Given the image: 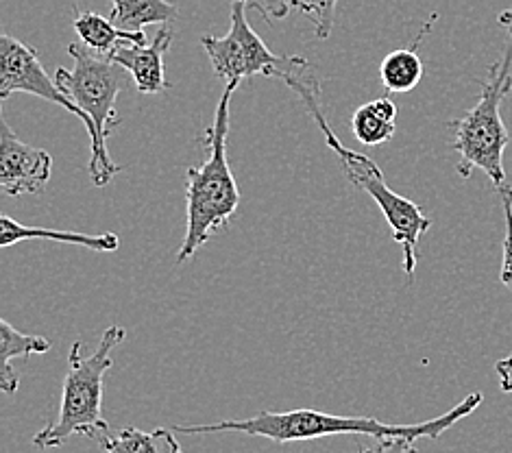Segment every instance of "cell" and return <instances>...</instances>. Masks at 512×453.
I'll use <instances>...</instances> for the list:
<instances>
[{"label":"cell","mask_w":512,"mask_h":453,"mask_svg":"<svg viewBox=\"0 0 512 453\" xmlns=\"http://www.w3.org/2000/svg\"><path fill=\"white\" fill-rule=\"evenodd\" d=\"M482 393H471L449 412L414 425H386L375 416H336L321 410H290V412H262L251 419H225L210 425H175V434H218L238 432L247 436H262L273 443H299L323 436H371V438H441L449 427L465 419L480 408Z\"/></svg>","instance_id":"1"},{"label":"cell","mask_w":512,"mask_h":453,"mask_svg":"<svg viewBox=\"0 0 512 453\" xmlns=\"http://www.w3.org/2000/svg\"><path fill=\"white\" fill-rule=\"evenodd\" d=\"M308 70H310L308 59H303L301 64L290 68L282 79L286 81L290 90H295L301 96V101L308 107L310 116L319 122V129L325 136V144L338 155L340 164L345 168L347 179L362 192H367L369 197L377 203V207H380L388 227L393 229L395 242L401 247V253H404L406 277L412 281L414 271H417V264H419V240L425 231L432 227V220L428 216H423L421 207L417 203L401 197L399 192H395L388 186L384 173L373 159L353 149H347V146L340 142V138L332 131V127H329V122L325 118L319 83H316V79Z\"/></svg>","instance_id":"2"},{"label":"cell","mask_w":512,"mask_h":453,"mask_svg":"<svg viewBox=\"0 0 512 453\" xmlns=\"http://www.w3.org/2000/svg\"><path fill=\"white\" fill-rule=\"evenodd\" d=\"M240 83H225V92L216 105L212 125L205 129V159L186 173V236L181 242L177 262L192 260L216 231H221L240 207V190L227 159L229 103Z\"/></svg>","instance_id":"3"},{"label":"cell","mask_w":512,"mask_h":453,"mask_svg":"<svg viewBox=\"0 0 512 453\" xmlns=\"http://www.w3.org/2000/svg\"><path fill=\"white\" fill-rule=\"evenodd\" d=\"M68 55L72 57V70L57 68L55 83L92 120L94 136L90 140L88 173L94 186H107L120 173V166L107 153V138L120 125L116 101L127 83V70L112 57L90 51L85 44H68Z\"/></svg>","instance_id":"4"},{"label":"cell","mask_w":512,"mask_h":453,"mask_svg":"<svg viewBox=\"0 0 512 453\" xmlns=\"http://www.w3.org/2000/svg\"><path fill=\"white\" fill-rule=\"evenodd\" d=\"M127 338L123 327H107L94 353L83 355L81 342H75L68 355V373L64 377L62 399L55 421L33 436V445L40 449L62 447L72 436L96 440L109 432L103 419L105 375L112 369V351Z\"/></svg>","instance_id":"5"},{"label":"cell","mask_w":512,"mask_h":453,"mask_svg":"<svg viewBox=\"0 0 512 453\" xmlns=\"http://www.w3.org/2000/svg\"><path fill=\"white\" fill-rule=\"evenodd\" d=\"M512 90V24L510 38L502 59L489 70V81H482L480 101L469 112L451 122L454 142L458 151V175L469 179L475 168L484 170L495 188L506 186L504 153L510 144V133L502 118V103Z\"/></svg>","instance_id":"6"},{"label":"cell","mask_w":512,"mask_h":453,"mask_svg":"<svg viewBox=\"0 0 512 453\" xmlns=\"http://www.w3.org/2000/svg\"><path fill=\"white\" fill-rule=\"evenodd\" d=\"M249 0H231V27L223 38L201 35V46L212 61L214 75L225 83H242L255 77L282 79L303 57H282L268 48L247 20Z\"/></svg>","instance_id":"7"},{"label":"cell","mask_w":512,"mask_h":453,"mask_svg":"<svg viewBox=\"0 0 512 453\" xmlns=\"http://www.w3.org/2000/svg\"><path fill=\"white\" fill-rule=\"evenodd\" d=\"M16 92L38 96V99L64 107L66 112L77 116L83 122V127L92 140V120L85 116L81 107H77L62 90H59V85L51 77H48L38 51L5 33L3 38H0V99L5 101Z\"/></svg>","instance_id":"8"},{"label":"cell","mask_w":512,"mask_h":453,"mask_svg":"<svg viewBox=\"0 0 512 453\" xmlns=\"http://www.w3.org/2000/svg\"><path fill=\"white\" fill-rule=\"evenodd\" d=\"M53 157L18 138L5 112H0V188L9 197L40 194L51 181Z\"/></svg>","instance_id":"9"},{"label":"cell","mask_w":512,"mask_h":453,"mask_svg":"<svg viewBox=\"0 0 512 453\" xmlns=\"http://www.w3.org/2000/svg\"><path fill=\"white\" fill-rule=\"evenodd\" d=\"M170 44H173V29L162 27L153 42L123 44L112 53V59L129 72L142 94H160L168 88L164 57Z\"/></svg>","instance_id":"10"},{"label":"cell","mask_w":512,"mask_h":453,"mask_svg":"<svg viewBox=\"0 0 512 453\" xmlns=\"http://www.w3.org/2000/svg\"><path fill=\"white\" fill-rule=\"evenodd\" d=\"M27 240H55L66 244H77V247H85L90 251L99 253H112L120 247V238L116 234H79V231H59V229H46V227H27L20 225L9 216L0 218V247H11V244L27 242Z\"/></svg>","instance_id":"11"},{"label":"cell","mask_w":512,"mask_h":453,"mask_svg":"<svg viewBox=\"0 0 512 453\" xmlns=\"http://www.w3.org/2000/svg\"><path fill=\"white\" fill-rule=\"evenodd\" d=\"M72 27H75L81 42L90 48V51L112 57L116 48L123 44H146V35L142 31H123L112 22V18H103L92 11H77L72 18Z\"/></svg>","instance_id":"12"},{"label":"cell","mask_w":512,"mask_h":453,"mask_svg":"<svg viewBox=\"0 0 512 453\" xmlns=\"http://www.w3.org/2000/svg\"><path fill=\"white\" fill-rule=\"evenodd\" d=\"M436 14L430 16V20L425 22V27L421 29L419 38L414 40L410 48H399V51L388 53L380 66V79L384 83L386 92L390 94H404L410 92L419 85L423 79V61L417 53V48L421 46L423 38L432 31V24L436 22Z\"/></svg>","instance_id":"13"},{"label":"cell","mask_w":512,"mask_h":453,"mask_svg":"<svg viewBox=\"0 0 512 453\" xmlns=\"http://www.w3.org/2000/svg\"><path fill=\"white\" fill-rule=\"evenodd\" d=\"M51 349V340L44 336H27L9 321H0V388L3 393L14 395L20 384L18 373L11 369V360H27L31 355L46 353Z\"/></svg>","instance_id":"14"},{"label":"cell","mask_w":512,"mask_h":453,"mask_svg":"<svg viewBox=\"0 0 512 453\" xmlns=\"http://www.w3.org/2000/svg\"><path fill=\"white\" fill-rule=\"evenodd\" d=\"M96 443L105 453H184L173 430L142 432L138 427H125L116 434L105 432Z\"/></svg>","instance_id":"15"},{"label":"cell","mask_w":512,"mask_h":453,"mask_svg":"<svg viewBox=\"0 0 512 453\" xmlns=\"http://www.w3.org/2000/svg\"><path fill=\"white\" fill-rule=\"evenodd\" d=\"M112 22L123 31H142L149 24L173 22L179 9L168 0H112Z\"/></svg>","instance_id":"16"},{"label":"cell","mask_w":512,"mask_h":453,"mask_svg":"<svg viewBox=\"0 0 512 453\" xmlns=\"http://www.w3.org/2000/svg\"><path fill=\"white\" fill-rule=\"evenodd\" d=\"M351 129L356 140L364 146H380L395 136V122L386 120L371 107V103H364L356 109L351 118Z\"/></svg>","instance_id":"17"},{"label":"cell","mask_w":512,"mask_h":453,"mask_svg":"<svg viewBox=\"0 0 512 453\" xmlns=\"http://www.w3.org/2000/svg\"><path fill=\"white\" fill-rule=\"evenodd\" d=\"M336 5L338 0H290L292 9H299L301 14H306L312 20L314 33L321 40H327L334 29L336 18Z\"/></svg>","instance_id":"18"},{"label":"cell","mask_w":512,"mask_h":453,"mask_svg":"<svg viewBox=\"0 0 512 453\" xmlns=\"http://www.w3.org/2000/svg\"><path fill=\"white\" fill-rule=\"evenodd\" d=\"M499 197H502L504 205V218H506V238H504V260H502V273L499 279L506 288L512 290V188L502 186L497 188Z\"/></svg>","instance_id":"19"},{"label":"cell","mask_w":512,"mask_h":453,"mask_svg":"<svg viewBox=\"0 0 512 453\" xmlns=\"http://www.w3.org/2000/svg\"><path fill=\"white\" fill-rule=\"evenodd\" d=\"M410 438H377L375 445H358V453H417Z\"/></svg>","instance_id":"20"},{"label":"cell","mask_w":512,"mask_h":453,"mask_svg":"<svg viewBox=\"0 0 512 453\" xmlns=\"http://www.w3.org/2000/svg\"><path fill=\"white\" fill-rule=\"evenodd\" d=\"M249 9L262 14L266 22H273V20H284L292 7H290V0H262V3H251L249 0Z\"/></svg>","instance_id":"21"},{"label":"cell","mask_w":512,"mask_h":453,"mask_svg":"<svg viewBox=\"0 0 512 453\" xmlns=\"http://www.w3.org/2000/svg\"><path fill=\"white\" fill-rule=\"evenodd\" d=\"M495 371L499 377V386H502L504 393H512V353L508 355V358L499 360L495 364Z\"/></svg>","instance_id":"22"},{"label":"cell","mask_w":512,"mask_h":453,"mask_svg":"<svg viewBox=\"0 0 512 453\" xmlns=\"http://www.w3.org/2000/svg\"><path fill=\"white\" fill-rule=\"evenodd\" d=\"M499 24H504V27H510V24H512V7L499 14Z\"/></svg>","instance_id":"23"}]
</instances>
